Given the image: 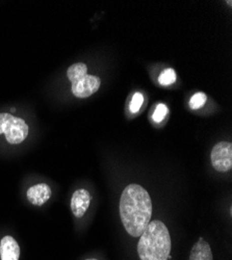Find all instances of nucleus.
Masks as SVG:
<instances>
[{"label": "nucleus", "instance_id": "obj_1", "mask_svg": "<svg viewBox=\"0 0 232 260\" xmlns=\"http://www.w3.org/2000/svg\"><path fill=\"white\" fill-rule=\"evenodd\" d=\"M120 216L129 235L139 237L151 222L152 201L150 194L139 184L126 186L120 199Z\"/></svg>", "mask_w": 232, "mask_h": 260}, {"label": "nucleus", "instance_id": "obj_2", "mask_svg": "<svg viewBox=\"0 0 232 260\" xmlns=\"http://www.w3.org/2000/svg\"><path fill=\"white\" fill-rule=\"evenodd\" d=\"M171 245L167 226L161 221H152L140 236L138 254L141 260H168Z\"/></svg>", "mask_w": 232, "mask_h": 260}, {"label": "nucleus", "instance_id": "obj_3", "mask_svg": "<svg viewBox=\"0 0 232 260\" xmlns=\"http://www.w3.org/2000/svg\"><path fill=\"white\" fill-rule=\"evenodd\" d=\"M68 79L72 83V94L80 99L89 98L100 88V78L88 74V67L84 62H76L67 71Z\"/></svg>", "mask_w": 232, "mask_h": 260}, {"label": "nucleus", "instance_id": "obj_4", "mask_svg": "<svg viewBox=\"0 0 232 260\" xmlns=\"http://www.w3.org/2000/svg\"><path fill=\"white\" fill-rule=\"evenodd\" d=\"M28 132V125L23 119L14 117L9 113L0 114V135L5 134L11 145L22 143L27 138Z\"/></svg>", "mask_w": 232, "mask_h": 260}, {"label": "nucleus", "instance_id": "obj_5", "mask_svg": "<svg viewBox=\"0 0 232 260\" xmlns=\"http://www.w3.org/2000/svg\"><path fill=\"white\" fill-rule=\"evenodd\" d=\"M214 169L226 173L232 168V145L229 142H220L214 146L210 154Z\"/></svg>", "mask_w": 232, "mask_h": 260}, {"label": "nucleus", "instance_id": "obj_6", "mask_svg": "<svg viewBox=\"0 0 232 260\" xmlns=\"http://www.w3.org/2000/svg\"><path fill=\"white\" fill-rule=\"evenodd\" d=\"M91 203V194L86 188L75 190L71 198V210L75 218L81 219Z\"/></svg>", "mask_w": 232, "mask_h": 260}, {"label": "nucleus", "instance_id": "obj_7", "mask_svg": "<svg viewBox=\"0 0 232 260\" xmlns=\"http://www.w3.org/2000/svg\"><path fill=\"white\" fill-rule=\"evenodd\" d=\"M51 188L46 183H39L28 188L26 197L28 201L36 206H42L51 198Z\"/></svg>", "mask_w": 232, "mask_h": 260}, {"label": "nucleus", "instance_id": "obj_8", "mask_svg": "<svg viewBox=\"0 0 232 260\" xmlns=\"http://www.w3.org/2000/svg\"><path fill=\"white\" fill-rule=\"evenodd\" d=\"M0 258L2 260H19L20 247L13 236L7 235L0 241Z\"/></svg>", "mask_w": 232, "mask_h": 260}, {"label": "nucleus", "instance_id": "obj_9", "mask_svg": "<svg viewBox=\"0 0 232 260\" xmlns=\"http://www.w3.org/2000/svg\"><path fill=\"white\" fill-rule=\"evenodd\" d=\"M188 260H214L209 244L202 237H200L198 242L193 246Z\"/></svg>", "mask_w": 232, "mask_h": 260}, {"label": "nucleus", "instance_id": "obj_10", "mask_svg": "<svg viewBox=\"0 0 232 260\" xmlns=\"http://www.w3.org/2000/svg\"><path fill=\"white\" fill-rule=\"evenodd\" d=\"M177 75L176 72L173 69H164L158 76V82L160 85L167 86V85H171L176 81Z\"/></svg>", "mask_w": 232, "mask_h": 260}, {"label": "nucleus", "instance_id": "obj_11", "mask_svg": "<svg viewBox=\"0 0 232 260\" xmlns=\"http://www.w3.org/2000/svg\"><path fill=\"white\" fill-rule=\"evenodd\" d=\"M206 100H207V96L204 93H202V92L196 93L195 95L192 96L191 100H189V107L195 111L200 110L201 107L204 106Z\"/></svg>", "mask_w": 232, "mask_h": 260}, {"label": "nucleus", "instance_id": "obj_12", "mask_svg": "<svg viewBox=\"0 0 232 260\" xmlns=\"http://www.w3.org/2000/svg\"><path fill=\"white\" fill-rule=\"evenodd\" d=\"M143 103H144V96H143V94H141V93H139V92H138V93H135V95L132 96L130 105H129L130 112L134 113V114L138 113V112L141 110V107H142Z\"/></svg>", "mask_w": 232, "mask_h": 260}, {"label": "nucleus", "instance_id": "obj_13", "mask_svg": "<svg viewBox=\"0 0 232 260\" xmlns=\"http://www.w3.org/2000/svg\"><path fill=\"white\" fill-rule=\"evenodd\" d=\"M167 115H168V107H167V105H164L162 103H159L155 107V111H154V114H153V120L156 123H159V122H161L165 118Z\"/></svg>", "mask_w": 232, "mask_h": 260}, {"label": "nucleus", "instance_id": "obj_14", "mask_svg": "<svg viewBox=\"0 0 232 260\" xmlns=\"http://www.w3.org/2000/svg\"><path fill=\"white\" fill-rule=\"evenodd\" d=\"M11 111H12V112H13V113H14V112H15V111H16V108H15V107H13V108H12V110H11Z\"/></svg>", "mask_w": 232, "mask_h": 260}, {"label": "nucleus", "instance_id": "obj_15", "mask_svg": "<svg viewBox=\"0 0 232 260\" xmlns=\"http://www.w3.org/2000/svg\"><path fill=\"white\" fill-rule=\"evenodd\" d=\"M87 260H97V259H87Z\"/></svg>", "mask_w": 232, "mask_h": 260}]
</instances>
